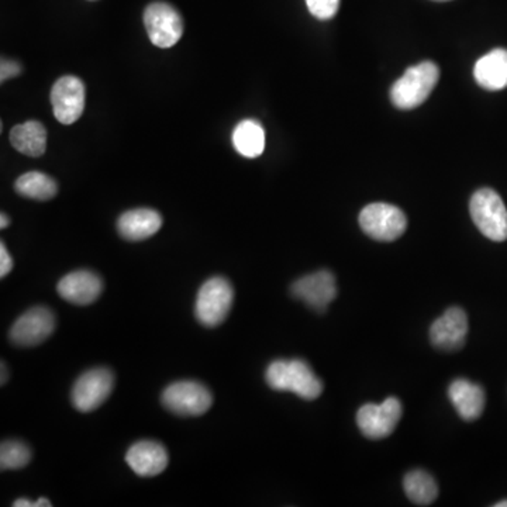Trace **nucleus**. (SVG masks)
Returning a JSON list of instances; mask_svg holds the SVG:
<instances>
[{
  "label": "nucleus",
  "mask_w": 507,
  "mask_h": 507,
  "mask_svg": "<svg viewBox=\"0 0 507 507\" xmlns=\"http://www.w3.org/2000/svg\"><path fill=\"white\" fill-rule=\"evenodd\" d=\"M291 292L296 299L305 302L310 309L316 312H326L328 305L337 296L336 276L327 269H322L297 279L292 285Z\"/></svg>",
  "instance_id": "12"
},
{
  "label": "nucleus",
  "mask_w": 507,
  "mask_h": 507,
  "mask_svg": "<svg viewBox=\"0 0 507 507\" xmlns=\"http://www.w3.org/2000/svg\"><path fill=\"white\" fill-rule=\"evenodd\" d=\"M359 226L371 239L390 243L402 237L408 227V219L393 204L371 203L359 213Z\"/></svg>",
  "instance_id": "5"
},
{
  "label": "nucleus",
  "mask_w": 507,
  "mask_h": 507,
  "mask_svg": "<svg viewBox=\"0 0 507 507\" xmlns=\"http://www.w3.org/2000/svg\"><path fill=\"white\" fill-rule=\"evenodd\" d=\"M57 291L69 304L87 306L97 302L103 291V282L99 275L90 271H75L58 282Z\"/></svg>",
  "instance_id": "14"
},
{
  "label": "nucleus",
  "mask_w": 507,
  "mask_h": 507,
  "mask_svg": "<svg viewBox=\"0 0 507 507\" xmlns=\"http://www.w3.org/2000/svg\"><path fill=\"white\" fill-rule=\"evenodd\" d=\"M468 328L467 313L451 307L431 325V343L442 351L460 350L467 340Z\"/></svg>",
  "instance_id": "13"
},
{
  "label": "nucleus",
  "mask_w": 507,
  "mask_h": 507,
  "mask_svg": "<svg viewBox=\"0 0 507 507\" xmlns=\"http://www.w3.org/2000/svg\"><path fill=\"white\" fill-rule=\"evenodd\" d=\"M113 387H115V375L110 369H90L75 382L72 389V405L82 413H89L108 399Z\"/></svg>",
  "instance_id": "8"
},
{
  "label": "nucleus",
  "mask_w": 507,
  "mask_h": 507,
  "mask_svg": "<svg viewBox=\"0 0 507 507\" xmlns=\"http://www.w3.org/2000/svg\"><path fill=\"white\" fill-rule=\"evenodd\" d=\"M12 269L13 260L10 257L9 251H7L5 243H0V278L9 275Z\"/></svg>",
  "instance_id": "26"
},
{
  "label": "nucleus",
  "mask_w": 507,
  "mask_h": 507,
  "mask_svg": "<svg viewBox=\"0 0 507 507\" xmlns=\"http://www.w3.org/2000/svg\"><path fill=\"white\" fill-rule=\"evenodd\" d=\"M5 371H6V366L2 362V385H5V382L7 380V372L5 374Z\"/></svg>",
  "instance_id": "30"
},
{
  "label": "nucleus",
  "mask_w": 507,
  "mask_h": 507,
  "mask_svg": "<svg viewBox=\"0 0 507 507\" xmlns=\"http://www.w3.org/2000/svg\"><path fill=\"white\" fill-rule=\"evenodd\" d=\"M162 403L175 415L202 416L212 408L213 396L201 382L180 380L164 390Z\"/></svg>",
  "instance_id": "6"
},
{
  "label": "nucleus",
  "mask_w": 507,
  "mask_h": 507,
  "mask_svg": "<svg viewBox=\"0 0 507 507\" xmlns=\"http://www.w3.org/2000/svg\"><path fill=\"white\" fill-rule=\"evenodd\" d=\"M406 496L419 506H429L439 496V486L426 471H410L403 481Z\"/></svg>",
  "instance_id": "22"
},
{
  "label": "nucleus",
  "mask_w": 507,
  "mask_h": 507,
  "mask_svg": "<svg viewBox=\"0 0 507 507\" xmlns=\"http://www.w3.org/2000/svg\"><path fill=\"white\" fill-rule=\"evenodd\" d=\"M440 79L439 67L431 61H423L406 69L405 74L393 84L390 100L400 110H411L423 105Z\"/></svg>",
  "instance_id": "2"
},
{
  "label": "nucleus",
  "mask_w": 507,
  "mask_h": 507,
  "mask_svg": "<svg viewBox=\"0 0 507 507\" xmlns=\"http://www.w3.org/2000/svg\"><path fill=\"white\" fill-rule=\"evenodd\" d=\"M450 400L458 415L465 421H473L482 416L485 409V390L468 379H455L449 388Z\"/></svg>",
  "instance_id": "17"
},
{
  "label": "nucleus",
  "mask_w": 507,
  "mask_h": 507,
  "mask_svg": "<svg viewBox=\"0 0 507 507\" xmlns=\"http://www.w3.org/2000/svg\"><path fill=\"white\" fill-rule=\"evenodd\" d=\"M9 224H10L9 217H7L6 214L2 213V216H0V227H2V229H6V227L9 226Z\"/></svg>",
  "instance_id": "28"
},
{
  "label": "nucleus",
  "mask_w": 507,
  "mask_h": 507,
  "mask_svg": "<svg viewBox=\"0 0 507 507\" xmlns=\"http://www.w3.org/2000/svg\"><path fill=\"white\" fill-rule=\"evenodd\" d=\"M234 291L223 276H214L202 285L196 299L195 313L206 327H217L226 320L232 310Z\"/></svg>",
  "instance_id": "4"
},
{
  "label": "nucleus",
  "mask_w": 507,
  "mask_h": 507,
  "mask_svg": "<svg viewBox=\"0 0 507 507\" xmlns=\"http://www.w3.org/2000/svg\"><path fill=\"white\" fill-rule=\"evenodd\" d=\"M144 25L150 41L160 48H171L183 35L180 12L165 2H154L144 12Z\"/></svg>",
  "instance_id": "7"
},
{
  "label": "nucleus",
  "mask_w": 507,
  "mask_h": 507,
  "mask_svg": "<svg viewBox=\"0 0 507 507\" xmlns=\"http://www.w3.org/2000/svg\"><path fill=\"white\" fill-rule=\"evenodd\" d=\"M22 72V66L19 62L12 61V59H2L0 64V81L6 82L12 78L17 77Z\"/></svg>",
  "instance_id": "25"
},
{
  "label": "nucleus",
  "mask_w": 507,
  "mask_h": 507,
  "mask_svg": "<svg viewBox=\"0 0 507 507\" xmlns=\"http://www.w3.org/2000/svg\"><path fill=\"white\" fill-rule=\"evenodd\" d=\"M495 507H507V501L499 502V503L495 504Z\"/></svg>",
  "instance_id": "31"
},
{
  "label": "nucleus",
  "mask_w": 507,
  "mask_h": 507,
  "mask_svg": "<svg viewBox=\"0 0 507 507\" xmlns=\"http://www.w3.org/2000/svg\"><path fill=\"white\" fill-rule=\"evenodd\" d=\"M56 328L54 313L47 307H33L16 320L10 328V340L15 346L35 347L50 337Z\"/></svg>",
  "instance_id": "11"
},
{
  "label": "nucleus",
  "mask_w": 507,
  "mask_h": 507,
  "mask_svg": "<svg viewBox=\"0 0 507 507\" xmlns=\"http://www.w3.org/2000/svg\"><path fill=\"white\" fill-rule=\"evenodd\" d=\"M233 144L244 157H260L265 149V130L257 120H243L233 131Z\"/></svg>",
  "instance_id": "20"
},
{
  "label": "nucleus",
  "mask_w": 507,
  "mask_h": 507,
  "mask_svg": "<svg viewBox=\"0 0 507 507\" xmlns=\"http://www.w3.org/2000/svg\"><path fill=\"white\" fill-rule=\"evenodd\" d=\"M15 507H36V503L33 502L27 501V499H17V501L13 503Z\"/></svg>",
  "instance_id": "27"
},
{
  "label": "nucleus",
  "mask_w": 507,
  "mask_h": 507,
  "mask_svg": "<svg viewBox=\"0 0 507 507\" xmlns=\"http://www.w3.org/2000/svg\"><path fill=\"white\" fill-rule=\"evenodd\" d=\"M439 2H447V0H439Z\"/></svg>",
  "instance_id": "32"
},
{
  "label": "nucleus",
  "mask_w": 507,
  "mask_h": 507,
  "mask_svg": "<svg viewBox=\"0 0 507 507\" xmlns=\"http://www.w3.org/2000/svg\"><path fill=\"white\" fill-rule=\"evenodd\" d=\"M31 451L25 442L7 440L0 447V467L2 470H22L30 462Z\"/></svg>",
  "instance_id": "23"
},
{
  "label": "nucleus",
  "mask_w": 507,
  "mask_h": 507,
  "mask_svg": "<svg viewBox=\"0 0 507 507\" xmlns=\"http://www.w3.org/2000/svg\"><path fill=\"white\" fill-rule=\"evenodd\" d=\"M266 384L279 392H294L305 400H315L323 393V382L304 359H276L269 364Z\"/></svg>",
  "instance_id": "1"
},
{
  "label": "nucleus",
  "mask_w": 507,
  "mask_h": 507,
  "mask_svg": "<svg viewBox=\"0 0 507 507\" xmlns=\"http://www.w3.org/2000/svg\"><path fill=\"white\" fill-rule=\"evenodd\" d=\"M161 226L162 216L154 209H134L121 214L118 220L119 233L129 242L150 239Z\"/></svg>",
  "instance_id": "16"
},
{
  "label": "nucleus",
  "mask_w": 507,
  "mask_h": 507,
  "mask_svg": "<svg viewBox=\"0 0 507 507\" xmlns=\"http://www.w3.org/2000/svg\"><path fill=\"white\" fill-rule=\"evenodd\" d=\"M51 105L59 123L74 124L85 110V85L79 78H59L51 89Z\"/></svg>",
  "instance_id": "10"
},
{
  "label": "nucleus",
  "mask_w": 507,
  "mask_h": 507,
  "mask_svg": "<svg viewBox=\"0 0 507 507\" xmlns=\"http://www.w3.org/2000/svg\"><path fill=\"white\" fill-rule=\"evenodd\" d=\"M306 6L316 19L330 20L337 15L340 0H306Z\"/></svg>",
  "instance_id": "24"
},
{
  "label": "nucleus",
  "mask_w": 507,
  "mask_h": 507,
  "mask_svg": "<svg viewBox=\"0 0 507 507\" xmlns=\"http://www.w3.org/2000/svg\"><path fill=\"white\" fill-rule=\"evenodd\" d=\"M53 506V504H51L50 501H47V499H38L37 502H36V507H50Z\"/></svg>",
  "instance_id": "29"
},
{
  "label": "nucleus",
  "mask_w": 507,
  "mask_h": 507,
  "mask_svg": "<svg viewBox=\"0 0 507 507\" xmlns=\"http://www.w3.org/2000/svg\"><path fill=\"white\" fill-rule=\"evenodd\" d=\"M400 418L402 403L396 398H388L380 405L368 403L362 406L357 413V424L367 439L380 440L392 434Z\"/></svg>",
  "instance_id": "9"
},
{
  "label": "nucleus",
  "mask_w": 507,
  "mask_h": 507,
  "mask_svg": "<svg viewBox=\"0 0 507 507\" xmlns=\"http://www.w3.org/2000/svg\"><path fill=\"white\" fill-rule=\"evenodd\" d=\"M475 81L485 90H496L507 88V50L495 48L478 59L473 67Z\"/></svg>",
  "instance_id": "18"
},
{
  "label": "nucleus",
  "mask_w": 507,
  "mask_h": 507,
  "mask_svg": "<svg viewBox=\"0 0 507 507\" xmlns=\"http://www.w3.org/2000/svg\"><path fill=\"white\" fill-rule=\"evenodd\" d=\"M126 461L139 477L151 478L164 472L170 458H168L167 450L162 444L144 440V441L136 442L129 449Z\"/></svg>",
  "instance_id": "15"
},
{
  "label": "nucleus",
  "mask_w": 507,
  "mask_h": 507,
  "mask_svg": "<svg viewBox=\"0 0 507 507\" xmlns=\"http://www.w3.org/2000/svg\"><path fill=\"white\" fill-rule=\"evenodd\" d=\"M16 192L35 201H50L58 192V185L47 173L31 171L23 173L15 183Z\"/></svg>",
  "instance_id": "21"
},
{
  "label": "nucleus",
  "mask_w": 507,
  "mask_h": 507,
  "mask_svg": "<svg viewBox=\"0 0 507 507\" xmlns=\"http://www.w3.org/2000/svg\"><path fill=\"white\" fill-rule=\"evenodd\" d=\"M10 142L22 154L41 157L47 149L46 127L36 120L17 124L10 131Z\"/></svg>",
  "instance_id": "19"
},
{
  "label": "nucleus",
  "mask_w": 507,
  "mask_h": 507,
  "mask_svg": "<svg viewBox=\"0 0 507 507\" xmlns=\"http://www.w3.org/2000/svg\"><path fill=\"white\" fill-rule=\"evenodd\" d=\"M471 217L486 239L502 243L507 240V209L498 192L482 188L470 202Z\"/></svg>",
  "instance_id": "3"
}]
</instances>
